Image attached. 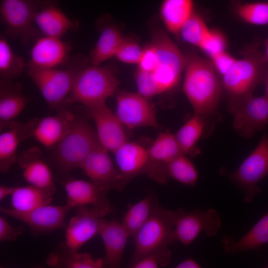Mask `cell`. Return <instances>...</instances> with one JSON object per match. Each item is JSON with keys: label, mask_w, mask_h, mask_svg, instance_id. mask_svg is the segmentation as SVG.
I'll list each match as a JSON object with an SVG mask.
<instances>
[{"label": "cell", "mask_w": 268, "mask_h": 268, "mask_svg": "<svg viewBox=\"0 0 268 268\" xmlns=\"http://www.w3.org/2000/svg\"><path fill=\"white\" fill-rule=\"evenodd\" d=\"M205 126V118L195 113L176 133L175 137L184 154L193 153Z\"/></svg>", "instance_id": "obj_32"}, {"label": "cell", "mask_w": 268, "mask_h": 268, "mask_svg": "<svg viewBox=\"0 0 268 268\" xmlns=\"http://www.w3.org/2000/svg\"><path fill=\"white\" fill-rule=\"evenodd\" d=\"M168 176L179 183L187 186H194L198 179V173L193 162L181 154L167 164Z\"/></svg>", "instance_id": "obj_35"}, {"label": "cell", "mask_w": 268, "mask_h": 268, "mask_svg": "<svg viewBox=\"0 0 268 268\" xmlns=\"http://www.w3.org/2000/svg\"><path fill=\"white\" fill-rule=\"evenodd\" d=\"M0 210L3 214L24 223L34 233L38 234L64 227L66 216L70 208L66 204H47L24 212L4 207H0Z\"/></svg>", "instance_id": "obj_14"}, {"label": "cell", "mask_w": 268, "mask_h": 268, "mask_svg": "<svg viewBox=\"0 0 268 268\" xmlns=\"http://www.w3.org/2000/svg\"><path fill=\"white\" fill-rule=\"evenodd\" d=\"M124 40L117 28L111 25H106L101 30L99 39L90 54L89 62L92 65L99 66L115 56Z\"/></svg>", "instance_id": "obj_29"}, {"label": "cell", "mask_w": 268, "mask_h": 268, "mask_svg": "<svg viewBox=\"0 0 268 268\" xmlns=\"http://www.w3.org/2000/svg\"><path fill=\"white\" fill-rule=\"evenodd\" d=\"M135 79L138 93L140 95L148 98L160 94L152 72L138 69Z\"/></svg>", "instance_id": "obj_40"}, {"label": "cell", "mask_w": 268, "mask_h": 268, "mask_svg": "<svg viewBox=\"0 0 268 268\" xmlns=\"http://www.w3.org/2000/svg\"><path fill=\"white\" fill-rule=\"evenodd\" d=\"M265 50H266V52L264 54L266 58L268 60V38L267 39V40H266L265 42Z\"/></svg>", "instance_id": "obj_48"}, {"label": "cell", "mask_w": 268, "mask_h": 268, "mask_svg": "<svg viewBox=\"0 0 268 268\" xmlns=\"http://www.w3.org/2000/svg\"><path fill=\"white\" fill-rule=\"evenodd\" d=\"M193 9V0H163L160 14L167 29L173 33H177L194 13Z\"/></svg>", "instance_id": "obj_30"}, {"label": "cell", "mask_w": 268, "mask_h": 268, "mask_svg": "<svg viewBox=\"0 0 268 268\" xmlns=\"http://www.w3.org/2000/svg\"><path fill=\"white\" fill-rule=\"evenodd\" d=\"M201 265L194 260L189 258L180 262L175 267L176 268H199Z\"/></svg>", "instance_id": "obj_45"}, {"label": "cell", "mask_w": 268, "mask_h": 268, "mask_svg": "<svg viewBox=\"0 0 268 268\" xmlns=\"http://www.w3.org/2000/svg\"><path fill=\"white\" fill-rule=\"evenodd\" d=\"M183 89L195 114L205 118L217 110L222 85L211 62L196 53L186 58Z\"/></svg>", "instance_id": "obj_1"}, {"label": "cell", "mask_w": 268, "mask_h": 268, "mask_svg": "<svg viewBox=\"0 0 268 268\" xmlns=\"http://www.w3.org/2000/svg\"><path fill=\"white\" fill-rule=\"evenodd\" d=\"M99 235L103 240L105 257L104 266L119 268L130 235L122 222L115 218L108 221L105 219Z\"/></svg>", "instance_id": "obj_23"}, {"label": "cell", "mask_w": 268, "mask_h": 268, "mask_svg": "<svg viewBox=\"0 0 268 268\" xmlns=\"http://www.w3.org/2000/svg\"><path fill=\"white\" fill-rule=\"evenodd\" d=\"M55 191V189H44L32 185L13 187L10 195L11 207L24 212L49 204Z\"/></svg>", "instance_id": "obj_28"}, {"label": "cell", "mask_w": 268, "mask_h": 268, "mask_svg": "<svg viewBox=\"0 0 268 268\" xmlns=\"http://www.w3.org/2000/svg\"><path fill=\"white\" fill-rule=\"evenodd\" d=\"M41 0H1V19L5 34L24 45L37 40L41 33L34 22Z\"/></svg>", "instance_id": "obj_8"}, {"label": "cell", "mask_w": 268, "mask_h": 268, "mask_svg": "<svg viewBox=\"0 0 268 268\" xmlns=\"http://www.w3.org/2000/svg\"><path fill=\"white\" fill-rule=\"evenodd\" d=\"M34 22L44 36L60 38L78 26L77 21L69 19L63 12L58 0H41Z\"/></svg>", "instance_id": "obj_19"}, {"label": "cell", "mask_w": 268, "mask_h": 268, "mask_svg": "<svg viewBox=\"0 0 268 268\" xmlns=\"http://www.w3.org/2000/svg\"><path fill=\"white\" fill-rule=\"evenodd\" d=\"M171 259V252L164 247L144 256L130 267L133 268H158L167 266Z\"/></svg>", "instance_id": "obj_38"}, {"label": "cell", "mask_w": 268, "mask_h": 268, "mask_svg": "<svg viewBox=\"0 0 268 268\" xmlns=\"http://www.w3.org/2000/svg\"><path fill=\"white\" fill-rule=\"evenodd\" d=\"M88 62V58L78 55L69 58L63 68H39L27 65V73L47 103L54 106L64 102Z\"/></svg>", "instance_id": "obj_3"}, {"label": "cell", "mask_w": 268, "mask_h": 268, "mask_svg": "<svg viewBox=\"0 0 268 268\" xmlns=\"http://www.w3.org/2000/svg\"><path fill=\"white\" fill-rule=\"evenodd\" d=\"M226 46V40L224 36L218 31L210 30L199 48L211 59L225 51Z\"/></svg>", "instance_id": "obj_39"}, {"label": "cell", "mask_w": 268, "mask_h": 268, "mask_svg": "<svg viewBox=\"0 0 268 268\" xmlns=\"http://www.w3.org/2000/svg\"><path fill=\"white\" fill-rule=\"evenodd\" d=\"M67 194L66 204L70 209L73 207L92 206L99 208L107 214L112 208L107 198L108 190L92 182L71 179L64 183Z\"/></svg>", "instance_id": "obj_18"}, {"label": "cell", "mask_w": 268, "mask_h": 268, "mask_svg": "<svg viewBox=\"0 0 268 268\" xmlns=\"http://www.w3.org/2000/svg\"><path fill=\"white\" fill-rule=\"evenodd\" d=\"M87 108L94 122L100 144L109 152L114 153L127 141L124 126L106 103Z\"/></svg>", "instance_id": "obj_15"}, {"label": "cell", "mask_w": 268, "mask_h": 268, "mask_svg": "<svg viewBox=\"0 0 268 268\" xmlns=\"http://www.w3.org/2000/svg\"><path fill=\"white\" fill-rule=\"evenodd\" d=\"M113 153L118 169L126 184L134 177L146 173L149 156L148 149L141 145L127 141Z\"/></svg>", "instance_id": "obj_22"}, {"label": "cell", "mask_w": 268, "mask_h": 268, "mask_svg": "<svg viewBox=\"0 0 268 268\" xmlns=\"http://www.w3.org/2000/svg\"><path fill=\"white\" fill-rule=\"evenodd\" d=\"M148 150L149 163L146 173L158 183H165L169 178L167 164L178 156L184 154L175 134L168 132L159 134Z\"/></svg>", "instance_id": "obj_17"}, {"label": "cell", "mask_w": 268, "mask_h": 268, "mask_svg": "<svg viewBox=\"0 0 268 268\" xmlns=\"http://www.w3.org/2000/svg\"><path fill=\"white\" fill-rule=\"evenodd\" d=\"M157 199L152 193L131 205L125 214L122 223L133 238L150 217Z\"/></svg>", "instance_id": "obj_31"}, {"label": "cell", "mask_w": 268, "mask_h": 268, "mask_svg": "<svg viewBox=\"0 0 268 268\" xmlns=\"http://www.w3.org/2000/svg\"><path fill=\"white\" fill-rule=\"evenodd\" d=\"M100 144L96 131L85 121L75 119L57 145L55 159L64 172L80 167L88 154Z\"/></svg>", "instance_id": "obj_6"}, {"label": "cell", "mask_w": 268, "mask_h": 268, "mask_svg": "<svg viewBox=\"0 0 268 268\" xmlns=\"http://www.w3.org/2000/svg\"><path fill=\"white\" fill-rule=\"evenodd\" d=\"M176 212L157 203L150 217L134 237L135 249L131 267L155 250L174 242Z\"/></svg>", "instance_id": "obj_5"}, {"label": "cell", "mask_w": 268, "mask_h": 268, "mask_svg": "<svg viewBox=\"0 0 268 268\" xmlns=\"http://www.w3.org/2000/svg\"><path fill=\"white\" fill-rule=\"evenodd\" d=\"M50 264L68 268H101L104 266L103 259H94L88 253H79L65 247L60 256L51 259Z\"/></svg>", "instance_id": "obj_34"}, {"label": "cell", "mask_w": 268, "mask_h": 268, "mask_svg": "<svg viewBox=\"0 0 268 268\" xmlns=\"http://www.w3.org/2000/svg\"><path fill=\"white\" fill-rule=\"evenodd\" d=\"M259 44H253L245 52L242 59L237 60L222 76V88L227 99L229 111L233 114L253 96L256 86L263 82L268 68V60L259 50Z\"/></svg>", "instance_id": "obj_2"}, {"label": "cell", "mask_w": 268, "mask_h": 268, "mask_svg": "<svg viewBox=\"0 0 268 268\" xmlns=\"http://www.w3.org/2000/svg\"><path fill=\"white\" fill-rule=\"evenodd\" d=\"M107 214L92 206L77 207L74 216L70 219L65 234V247L78 251L85 243L99 232Z\"/></svg>", "instance_id": "obj_11"}, {"label": "cell", "mask_w": 268, "mask_h": 268, "mask_svg": "<svg viewBox=\"0 0 268 268\" xmlns=\"http://www.w3.org/2000/svg\"><path fill=\"white\" fill-rule=\"evenodd\" d=\"M70 50L69 43L61 38L44 36L36 41L27 65L39 68L56 67L67 62Z\"/></svg>", "instance_id": "obj_20"}, {"label": "cell", "mask_w": 268, "mask_h": 268, "mask_svg": "<svg viewBox=\"0 0 268 268\" xmlns=\"http://www.w3.org/2000/svg\"><path fill=\"white\" fill-rule=\"evenodd\" d=\"M142 51L135 42L125 39L118 48L115 56L120 61L128 64H138Z\"/></svg>", "instance_id": "obj_41"}, {"label": "cell", "mask_w": 268, "mask_h": 268, "mask_svg": "<svg viewBox=\"0 0 268 268\" xmlns=\"http://www.w3.org/2000/svg\"><path fill=\"white\" fill-rule=\"evenodd\" d=\"M39 120L26 123H9L1 128L5 129L0 134V169L7 172L16 161V150L24 139L33 136L34 129Z\"/></svg>", "instance_id": "obj_21"}, {"label": "cell", "mask_w": 268, "mask_h": 268, "mask_svg": "<svg viewBox=\"0 0 268 268\" xmlns=\"http://www.w3.org/2000/svg\"><path fill=\"white\" fill-rule=\"evenodd\" d=\"M233 114L234 129L240 136L251 138L268 124V98L253 96Z\"/></svg>", "instance_id": "obj_16"}, {"label": "cell", "mask_w": 268, "mask_h": 268, "mask_svg": "<svg viewBox=\"0 0 268 268\" xmlns=\"http://www.w3.org/2000/svg\"><path fill=\"white\" fill-rule=\"evenodd\" d=\"M27 102L18 85L12 83L11 81H0V126L11 122L19 115Z\"/></svg>", "instance_id": "obj_27"}, {"label": "cell", "mask_w": 268, "mask_h": 268, "mask_svg": "<svg viewBox=\"0 0 268 268\" xmlns=\"http://www.w3.org/2000/svg\"><path fill=\"white\" fill-rule=\"evenodd\" d=\"M116 115L130 129L157 126L155 112L147 98L139 93L122 92L117 97Z\"/></svg>", "instance_id": "obj_13"}, {"label": "cell", "mask_w": 268, "mask_h": 268, "mask_svg": "<svg viewBox=\"0 0 268 268\" xmlns=\"http://www.w3.org/2000/svg\"><path fill=\"white\" fill-rule=\"evenodd\" d=\"M75 118L69 111L62 112L54 116L38 121L33 136L46 147L57 145L70 129Z\"/></svg>", "instance_id": "obj_24"}, {"label": "cell", "mask_w": 268, "mask_h": 268, "mask_svg": "<svg viewBox=\"0 0 268 268\" xmlns=\"http://www.w3.org/2000/svg\"><path fill=\"white\" fill-rule=\"evenodd\" d=\"M21 227H13L3 216H0V241H12L23 232Z\"/></svg>", "instance_id": "obj_44"}, {"label": "cell", "mask_w": 268, "mask_h": 268, "mask_svg": "<svg viewBox=\"0 0 268 268\" xmlns=\"http://www.w3.org/2000/svg\"><path fill=\"white\" fill-rule=\"evenodd\" d=\"M157 56L154 46L151 44L143 50L138 63V69L152 72L156 66Z\"/></svg>", "instance_id": "obj_42"}, {"label": "cell", "mask_w": 268, "mask_h": 268, "mask_svg": "<svg viewBox=\"0 0 268 268\" xmlns=\"http://www.w3.org/2000/svg\"><path fill=\"white\" fill-rule=\"evenodd\" d=\"M152 44L157 56V65L152 73L161 93L178 85L187 60L177 45L160 30L152 33Z\"/></svg>", "instance_id": "obj_7"}, {"label": "cell", "mask_w": 268, "mask_h": 268, "mask_svg": "<svg viewBox=\"0 0 268 268\" xmlns=\"http://www.w3.org/2000/svg\"><path fill=\"white\" fill-rule=\"evenodd\" d=\"M225 253L235 254L251 250H257L268 243V211L255 226L237 241L225 235L221 239Z\"/></svg>", "instance_id": "obj_26"}, {"label": "cell", "mask_w": 268, "mask_h": 268, "mask_svg": "<svg viewBox=\"0 0 268 268\" xmlns=\"http://www.w3.org/2000/svg\"><path fill=\"white\" fill-rule=\"evenodd\" d=\"M176 212L175 236L176 240L185 245L191 244L202 232L211 237L220 229L221 217L213 208L205 211L199 208L191 211L180 208Z\"/></svg>", "instance_id": "obj_10"}, {"label": "cell", "mask_w": 268, "mask_h": 268, "mask_svg": "<svg viewBox=\"0 0 268 268\" xmlns=\"http://www.w3.org/2000/svg\"><path fill=\"white\" fill-rule=\"evenodd\" d=\"M13 187H10L4 185L0 186V201H2L8 195H10L12 191Z\"/></svg>", "instance_id": "obj_46"}, {"label": "cell", "mask_w": 268, "mask_h": 268, "mask_svg": "<svg viewBox=\"0 0 268 268\" xmlns=\"http://www.w3.org/2000/svg\"><path fill=\"white\" fill-rule=\"evenodd\" d=\"M210 30L203 19L194 12L183 24L179 32L184 40L199 47Z\"/></svg>", "instance_id": "obj_37"}, {"label": "cell", "mask_w": 268, "mask_h": 268, "mask_svg": "<svg viewBox=\"0 0 268 268\" xmlns=\"http://www.w3.org/2000/svg\"><path fill=\"white\" fill-rule=\"evenodd\" d=\"M238 15L252 24H268V1L237 3L235 7Z\"/></svg>", "instance_id": "obj_36"}, {"label": "cell", "mask_w": 268, "mask_h": 268, "mask_svg": "<svg viewBox=\"0 0 268 268\" xmlns=\"http://www.w3.org/2000/svg\"><path fill=\"white\" fill-rule=\"evenodd\" d=\"M266 268H268V265L267 266Z\"/></svg>", "instance_id": "obj_49"}, {"label": "cell", "mask_w": 268, "mask_h": 268, "mask_svg": "<svg viewBox=\"0 0 268 268\" xmlns=\"http://www.w3.org/2000/svg\"><path fill=\"white\" fill-rule=\"evenodd\" d=\"M119 81L109 68L92 65L84 68L77 76L64 103H80L90 107L104 103L111 96Z\"/></svg>", "instance_id": "obj_4"}, {"label": "cell", "mask_w": 268, "mask_h": 268, "mask_svg": "<svg viewBox=\"0 0 268 268\" xmlns=\"http://www.w3.org/2000/svg\"><path fill=\"white\" fill-rule=\"evenodd\" d=\"M23 59L15 53L6 37L0 36V76L1 81H11L18 77L25 68Z\"/></svg>", "instance_id": "obj_33"}, {"label": "cell", "mask_w": 268, "mask_h": 268, "mask_svg": "<svg viewBox=\"0 0 268 268\" xmlns=\"http://www.w3.org/2000/svg\"><path fill=\"white\" fill-rule=\"evenodd\" d=\"M263 83L264 84L266 95L268 98V68L267 69L265 74Z\"/></svg>", "instance_id": "obj_47"}, {"label": "cell", "mask_w": 268, "mask_h": 268, "mask_svg": "<svg viewBox=\"0 0 268 268\" xmlns=\"http://www.w3.org/2000/svg\"><path fill=\"white\" fill-rule=\"evenodd\" d=\"M268 176V134L265 132L255 149L229 176L244 195L246 203L259 194V183Z\"/></svg>", "instance_id": "obj_9"}, {"label": "cell", "mask_w": 268, "mask_h": 268, "mask_svg": "<svg viewBox=\"0 0 268 268\" xmlns=\"http://www.w3.org/2000/svg\"><path fill=\"white\" fill-rule=\"evenodd\" d=\"M40 151L37 148L26 150L19 158L23 176L31 185L44 189H55L51 171L40 159Z\"/></svg>", "instance_id": "obj_25"}, {"label": "cell", "mask_w": 268, "mask_h": 268, "mask_svg": "<svg viewBox=\"0 0 268 268\" xmlns=\"http://www.w3.org/2000/svg\"><path fill=\"white\" fill-rule=\"evenodd\" d=\"M237 60L231 55L224 51L211 59V62L218 75H220L222 77L232 67Z\"/></svg>", "instance_id": "obj_43"}, {"label": "cell", "mask_w": 268, "mask_h": 268, "mask_svg": "<svg viewBox=\"0 0 268 268\" xmlns=\"http://www.w3.org/2000/svg\"><path fill=\"white\" fill-rule=\"evenodd\" d=\"M108 152L99 144L88 154L80 167L96 185L108 191H122L127 184L119 170L114 166Z\"/></svg>", "instance_id": "obj_12"}]
</instances>
